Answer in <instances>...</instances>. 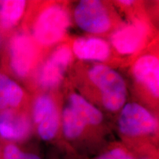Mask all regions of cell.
I'll use <instances>...</instances> for the list:
<instances>
[{
  "instance_id": "cell-2",
  "label": "cell",
  "mask_w": 159,
  "mask_h": 159,
  "mask_svg": "<svg viewBox=\"0 0 159 159\" xmlns=\"http://www.w3.org/2000/svg\"><path fill=\"white\" fill-rule=\"evenodd\" d=\"M69 25L67 11L60 5H52L37 16L33 25V35L41 44L51 45L62 39Z\"/></svg>"
},
{
  "instance_id": "cell-10",
  "label": "cell",
  "mask_w": 159,
  "mask_h": 159,
  "mask_svg": "<svg viewBox=\"0 0 159 159\" xmlns=\"http://www.w3.org/2000/svg\"><path fill=\"white\" fill-rule=\"evenodd\" d=\"M73 52L81 60L103 61L110 55V47L104 40L97 38H79L72 45Z\"/></svg>"
},
{
  "instance_id": "cell-13",
  "label": "cell",
  "mask_w": 159,
  "mask_h": 159,
  "mask_svg": "<svg viewBox=\"0 0 159 159\" xmlns=\"http://www.w3.org/2000/svg\"><path fill=\"white\" fill-rule=\"evenodd\" d=\"M69 105L75 109L86 125H97L102 122V112L80 95L71 94L69 97Z\"/></svg>"
},
{
  "instance_id": "cell-3",
  "label": "cell",
  "mask_w": 159,
  "mask_h": 159,
  "mask_svg": "<svg viewBox=\"0 0 159 159\" xmlns=\"http://www.w3.org/2000/svg\"><path fill=\"white\" fill-rule=\"evenodd\" d=\"M36 58L33 39L25 33H17L9 40L7 59L9 68L19 78L25 79L30 73Z\"/></svg>"
},
{
  "instance_id": "cell-20",
  "label": "cell",
  "mask_w": 159,
  "mask_h": 159,
  "mask_svg": "<svg viewBox=\"0 0 159 159\" xmlns=\"http://www.w3.org/2000/svg\"><path fill=\"white\" fill-rule=\"evenodd\" d=\"M119 2L122 4V5L128 6V5H133L134 2V1H129V0H127V1H123V0H122V1H120V2Z\"/></svg>"
},
{
  "instance_id": "cell-14",
  "label": "cell",
  "mask_w": 159,
  "mask_h": 159,
  "mask_svg": "<svg viewBox=\"0 0 159 159\" xmlns=\"http://www.w3.org/2000/svg\"><path fill=\"white\" fill-rule=\"evenodd\" d=\"M62 124L63 134L69 139L78 138L86 126L84 120L69 105L63 109Z\"/></svg>"
},
{
  "instance_id": "cell-21",
  "label": "cell",
  "mask_w": 159,
  "mask_h": 159,
  "mask_svg": "<svg viewBox=\"0 0 159 159\" xmlns=\"http://www.w3.org/2000/svg\"><path fill=\"white\" fill-rule=\"evenodd\" d=\"M0 43H1V40H0Z\"/></svg>"
},
{
  "instance_id": "cell-4",
  "label": "cell",
  "mask_w": 159,
  "mask_h": 159,
  "mask_svg": "<svg viewBox=\"0 0 159 159\" xmlns=\"http://www.w3.org/2000/svg\"><path fill=\"white\" fill-rule=\"evenodd\" d=\"M158 126V121L152 114L135 102L125 105L119 119V130L128 136L152 134Z\"/></svg>"
},
{
  "instance_id": "cell-16",
  "label": "cell",
  "mask_w": 159,
  "mask_h": 159,
  "mask_svg": "<svg viewBox=\"0 0 159 159\" xmlns=\"http://www.w3.org/2000/svg\"><path fill=\"white\" fill-rule=\"evenodd\" d=\"M55 107L52 99L48 95H42L38 97L33 108V119L34 122L39 124Z\"/></svg>"
},
{
  "instance_id": "cell-12",
  "label": "cell",
  "mask_w": 159,
  "mask_h": 159,
  "mask_svg": "<svg viewBox=\"0 0 159 159\" xmlns=\"http://www.w3.org/2000/svg\"><path fill=\"white\" fill-rule=\"evenodd\" d=\"M26 6L25 0L0 1V30L8 32L14 28L22 18Z\"/></svg>"
},
{
  "instance_id": "cell-18",
  "label": "cell",
  "mask_w": 159,
  "mask_h": 159,
  "mask_svg": "<svg viewBox=\"0 0 159 159\" xmlns=\"http://www.w3.org/2000/svg\"><path fill=\"white\" fill-rule=\"evenodd\" d=\"M4 159H24V152L14 144H7L4 149Z\"/></svg>"
},
{
  "instance_id": "cell-15",
  "label": "cell",
  "mask_w": 159,
  "mask_h": 159,
  "mask_svg": "<svg viewBox=\"0 0 159 159\" xmlns=\"http://www.w3.org/2000/svg\"><path fill=\"white\" fill-rule=\"evenodd\" d=\"M58 125L59 115L55 107L38 124V134L43 140H52L57 134Z\"/></svg>"
},
{
  "instance_id": "cell-19",
  "label": "cell",
  "mask_w": 159,
  "mask_h": 159,
  "mask_svg": "<svg viewBox=\"0 0 159 159\" xmlns=\"http://www.w3.org/2000/svg\"><path fill=\"white\" fill-rule=\"evenodd\" d=\"M24 159H41V158L33 153H24Z\"/></svg>"
},
{
  "instance_id": "cell-17",
  "label": "cell",
  "mask_w": 159,
  "mask_h": 159,
  "mask_svg": "<svg viewBox=\"0 0 159 159\" xmlns=\"http://www.w3.org/2000/svg\"><path fill=\"white\" fill-rule=\"evenodd\" d=\"M97 159H134L128 152L121 148L113 149L105 152Z\"/></svg>"
},
{
  "instance_id": "cell-1",
  "label": "cell",
  "mask_w": 159,
  "mask_h": 159,
  "mask_svg": "<svg viewBox=\"0 0 159 159\" xmlns=\"http://www.w3.org/2000/svg\"><path fill=\"white\" fill-rule=\"evenodd\" d=\"M89 76L100 90L105 108L116 111L122 108L126 102L127 87L120 74L107 66L97 64L90 69Z\"/></svg>"
},
{
  "instance_id": "cell-6",
  "label": "cell",
  "mask_w": 159,
  "mask_h": 159,
  "mask_svg": "<svg viewBox=\"0 0 159 159\" xmlns=\"http://www.w3.org/2000/svg\"><path fill=\"white\" fill-rule=\"evenodd\" d=\"M71 52L66 45L57 47L40 69V84L44 88H54L58 85L71 62Z\"/></svg>"
},
{
  "instance_id": "cell-7",
  "label": "cell",
  "mask_w": 159,
  "mask_h": 159,
  "mask_svg": "<svg viewBox=\"0 0 159 159\" xmlns=\"http://www.w3.org/2000/svg\"><path fill=\"white\" fill-rule=\"evenodd\" d=\"M30 123L27 115L17 110L0 111V136L12 141H20L27 137Z\"/></svg>"
},
{
  "instance_id": "cell-11",
  "label": "cell",
  "mask_w": 159,
  "mask_h": 159,
  "mask_svg": "<svg viewBox=\"0 0 159 159\" xmlns=\"http://www.w3.org/2000/svg\"><path fill=\"white\" fill-rule=\"evenodd\" d=\"M25 91L16 82L0 71V111L17 110L22 105Z\"/></svg>"
},
{
  "instance_id": "cell-8",
  "label": "cell",
  "mask_w": 159,
  "mask_h": 159,
  "mask_svg": "<svg viewBox=\"0 0 159 159\" xmlns=\"http://www.w3.org/2000/svg\"><path fill=\"white\" fill-rule=\"evenodd\" d=\"M135 78L144 85L152 96H159V61L156 56L143 55L137 60L133 68Z\"/></svg>"
},
{
  "instance_id": "cell-5",
  "label": "cell",
  "mask_w": 159,
  "mask_h": 159,
  "mask_svg": "<svg viewBox=\"0 0 159 159\" xmlns=\"http://www.w3.org/2000/svg\"><path fill=\"white\" fill-rule=\"evenodd\" d=\"M75 22L83 30L94 34H101L111 27V19L102 2L83 0L74 12Z\"/></svg>"
},
{
  "instance_id": "cell-9",
  "label": "cell",
  "mask_w": 159,
  "mask_h": 159,
  "mask_svg": "<svg viewBox=\"0 0 159 159\" xmlns=\"http://www.w3.org/2000/svg\"><path fill=\"white\" fill-rule=\"evenodd\" d=\"M145 29L142 25L134 23L115 32L111 41L115 49L122 55H130L136 52L144 39Z\"/></svg>"
}]
</instances>
